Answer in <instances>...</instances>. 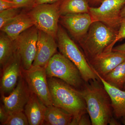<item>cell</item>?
<instances>
[{
  "label": "cell",
  "mask_w": 125,
  "mask_h": 125,
  "mask_svg": "<svg viewBox=\"0 0 125 125\" xmlns=\"http://www.w3.org/2000/svg\"><path fill=\"white\" fill-rule=\"evenodd\" d=\"M34 25L32 20L28 13H20L0 29L14 41L23 32Z\"/></svg>",
  "instance_id": "obj_17"
},
{
  "label": "cell",
  "mask_w": 125,
  "mask_h": 125,
  "mask_svg": "<svg viewBox=\"0 0 125 125\" xmlns=\"http://www.w3.org/2000/svg\"><path fill=\"white\" fill-rule=\"evenodd\" d=\"M123 90H125V85H124V88H123Z\"/></svg>",
  "instance_id": "obj_34"
},
{
  "label": "cell",
  "mask_w": 125,
  "mask_h": 125,
  "mask_svg": "<svg viewBox=\"0 0 125 125\" xmlns=\"http://www.w3.org/2000/svg\"><path fill=\"white\" fill-rule=\"evenodd\" d=\"M56 39L61 54L76 66L84 82L100 80L90 66L84 54H83L76 43L72 40L60 25H58Z\"/></svg>",
  "instance_id": "obj_4"
},
{
  "label": "cell",
  "mask_w": 125,
  "mask_h": 125,
  "mask_svg": "<svg viewBox=\"0 0 125 125\" xmlns=\"http://www.w3.org/2000/svg\"><path fill=\"white\" fill-rule=\"evenodd\" d=\"M47 81L52 105L71 114L73 119L71 125H77L81 117L88 113L79 90L58 78L48 77Z\"/></svg>",
  "instance_id": "obj_2"
},
{
  "label": "cell",
  "mask_w": 125,
  "mask_h": 125,
  "mask_svg": "<svg viewBox=\"0 0 125 125\" xmlns=\"http://www.w3.org/2000/svg\"><path fill=\"white\" fill-rule=\"evenodd\" d=\"M23 71L25 79L31 92L47 107L53 105L45 67L32 66L29 69Z\"/></svg>",
  "instance_id": "obj_8"
},
{
  "label": "cell",
  "mask_w": 125,
  "mask_h": 125,
  "mask_svg": "<svg viewBox=\"0 0 125 125\" xmlns=\"http://www.w3.org/2000/svg\"><path fill=\"white\" fill-rule=\"evenodd\" d=\"M38 31V29L34 25L23 32L14 40L23 70L29 69L35 59Z\"/></svg>",
  "instance_id": "obj_9"
},
{
  "label": "cell",
  "mask_w": 125,
  "mask_h": 125,
  "mask_svg": "<svg viewBox=\"0 0 125 125\" xmlns=\"http://www.w3.org/2000/svg\"><path fill=\"white\" fill-rule=\"evenodd\" d=\"M118 31L101 22L92 23L86 36L78 42L87 60L103 53L112 51V45Z\"/></svg>",
  "instance_id": "obj_3"
},
{
  "label": "cell",
  "mask_w": 125,
  "mask_h": 125,
  "mask_svg": "<svg viewBox=\"0 0 125 125\" xmlns=\"http://www.w3.org/2000/svg\"><path fill=\"white\" fill-rule=\"evenodd\" d=\"M59 0H35L34 6L42 4L54 3Z\"/></svg>",
  "instance_id": "obj_29"
},
{
  "label": "cell",
  "mask_w": 125,
  "mask_h": 125,
  "mask_svg": "<svg viewBox=\"0 0 125 125\" xmlns=\"http://www.w3.org/2000/svg\"><path fill=\"white\" fill-rule=\"evenodd\" d=\"M125 60V54L114 52L104 53L88 60L94 72L104 77Z\"/></svg>",
  "instance_id": "obj_13"
},
{
  "label": "cell",
  "mask_w": 125,
  "mask_h": 125,
  "mask_svg": "<svg viewBox=\"0 0 125 125\" xmlns=\"http://www.w3.org/2000/svg\"><path fill=\"white\" fill-rule=\"evenodd\" d=\"M31 93L24 77L20 75L16 87L10 95L1 96L3 106L9 115L23 111L24 107L29 100Z\"/></svg>",
  "instance_id": "obj_10"
},
{
  "label": "cell",
  "mask_w": 125,
  "mask_h": 125,
  "mask_svg": "<svg viewBox=\"0 0 125 125\" xmlns=\"http://www.w3.org/2000/svg\"><path fill=\"white\" fill-rule=\"evenodd\" d=\"M99 7H90L89 13L93 22L99 21L108 27L118 30L122 21V9L125 0H103Z\"/></svg>",
  "instance_id": "obj_7"
},
{
  "label": "cell",
  "mask_w": 125,
  "mask_h": 125,
  "mask_svg": "<svg viewBox=\"0 0 125 125\" xmlns=\"http://www.w3.org/2000/svg\"><path fill=\"white\" fill-rule=\"evenodd\" d=\"M121 15L122 18H125V5L121 10Z\"/></svg>",
  "instance_id": "obj_32"
},
{
  "label": "cell",
  "mask_w": 125,
  "mask_h": 125,
  "mask_svg": "<svg viewBox=\"0 0 125 125\" xmlns=\"http://www.w3.org/2000/svg\"><path fill=\"white\" fill-rule=\"evenodd\" d=\"M112 51L125 54V43L113 47Z\"/></svg>",
  "instance_id": "obj_30"
},
{
  "label": "cell",
  "mask_w": 125,
  "mask_h": 125,
  "mask_svg": "<svg viewBox=\"0 0 125 125\" xmlns=\"http://www.w3.org/2000/svg\"><path fill=\"white\" fill-rule=\"evenodd\" d=\"M60 21L78 42L86 36L93 22L90 15L87 13L61 15Z\"/></svg>",
  "instance_id": "obj_11"
},
{
  "label": "cell",
  "mask_w": 125,
  "mask_h": 125,
  "mask_svg": "<svg viewBox=\"0 0 125 125\" xmlns=\"http://www.w3.org/2000/svg\"><path fill=\"white\" fill-rule=\"evenodd\" d=\"M85 100L93 125H107L114 117L111 98L101 80L85 82L78 89Z\"/></svg>",
  "instance_id": "obj_1"
},
{
  "label": "cell",
  "mask_w": 125,
  "mask_h": 125,
  "mask_svg": "<svg viewBox=\"0 0 125 125\" xmlns=\"http://www.w3.org/2000/svg\"><path fill=\"white\" fill-rule=\"evenodd\" d=\"M21 58L17 51L13 58L3 69L1 79L0 90L2 93L12 92L21 75Z\"/></svg>",
  "instance_id": "obj_14"
},
{
  "label": "cell",
  "mask_w": 125,
  "mask_h": 125,
  "mask_svg": "<svg viewBox=\"0 0 125 125\" xmlns=\"http://www.w3.org/2000/svg\"><path fill=\"white\" fill-rule=\"evenodd\" d=\"M90 7L87 0H62L60 6L61 15L89 13Z\"/></svg>",
  "instance_id": "obj_20"
},
{
  "label": "cell",
  "mask_w": 125,
  "mask_h": 125,
  "mask_svg": "<svg viewBox=\"0 0 125 125\" xmlns=\"http://www.w3.org/2000/svg\"><path fill=\"white\" fill-rule=\"evenodd\" d=\"M62 1L37 5L32 7L28 13L38 30L49 34L55 39L61 16L60 9Z\"/></svg>",
  "instance_id": "obj_6"
},
{
  "label": "cell",
  "mask_w": 125,
  "mask_h": 125,
  "mask_svg": "<svg viewBox=\"0 0 125 125\" xmlns=\"http://www.w3.org/2000/svg\"><path fill=\"white\" fill-rule=\"evenodd\" d=\"M55 39L49 34L38 30L37 52L32 66L46 67L56 52L58 46Z\"/></svg>",
  "instance_id": "obj_12"
},
{
  "label": "cell",
  "mask_w": 125,
  "mask_h": 125,
  "mask_svg": "<svg viewBox=\"0 0 125 125\" xmlns=\"http://www.w3.org/2000/svg\"><path fill=\"white\" fill-rule=\"evenodd\" d=\"M117 119L115 118L114 117H113L111 119L110 122H109V124L111 125H121L120 123H119V122L117 121Z\"/></svg>",
  "instance_id": "obj_31"
},
{
  "label": "cell",
  "mask_w": 125,
  "mask_h": 125,
  "mask_svg": "<svg viewBox=\"0 0 125 125\" xmlns=\"http://www.w3.org/2000/svg\"><path fill=\"white\" fill-rule=\"evenodd\" d=\"M88 0L93 4H96L99 2H102L103 0Z\"/></svg>",
  "instance_id": "obj_33"
},
{
  "label": "cell",
  "mask_w": 125,
  "mask_h": 125,
  "mask_svg": "<svg viewBox=\"0 0 125 125\" xmlns=\"http://www.w3.org/2000/svg\"></svg>",
  "instance_id": "obj_35"
},
{
  "label": "cell",
  "mask_w": 125,
  "mask_h": 125,
  "mask_svg": "<svg viewBox=\"0 0 125 125\" xmlns=\"http://www.w3.org/2000/svg\"><path fill=\"white\" fill-rule=\"evenodd\" d=\"M47 107L37 95L31 92L24 110L29 125H44Z\"/></svg>",
  "instance_id": "obj_16"
},
{
  "label": "cell",
  "mask_w": 125,
  "mask_h": 125,
  "mask_svg": "<svg viewBox=\"0 0 125 125\" xmlns=\"http://www.w3.org/2000/svg\"><path fill=\"white\" fill-rule=\"evenodd\" d=\"M95 73L111 98L114 116L117 120H120L125 125V91L109 84L98 74Z\"/></svg>",
  "instance_id": "obj_15"
},
{
  "label": "cell",
  "mask_w": 125,
  "mask_h": 125,
  "mask_svg": "<svg viewBox=\"0 0 125 125\" xmlns=\"http://www.w3.org/2000/svg\"><path fill=\"white\" fill-rule=\"evenodd\" d=\"M73 119L71 114L52 105L47 107L44 125H70Z\"/></svg>",
  "instance_id": "obj_18"
},
{
  "label": "cell",
  "mask_w": 125,
  "mask_h": 125,
  "mask_svg": "<svg viewBox=\"0 0 125 125\" xmlns=\"http://www.w3.org/2000/svg\"><path fill=\"white\" fill-rule=\"evenodd\" d=\"M11 8H16L15 4L10 0H0V11Z\"/></svg>",
  "instance_id": "obj_26"
},
{
  "label": "cell",
  "mask_w": 125,
  "mask_h": 125,
  "mask_svg": "<svg viewBox=\"0 0 125 125\" xmlns=\"http://www.w3.org/2000/svg\"><path fill=\"white\" fill-rule=\"evenodd\" d=\"M45 68L48 77L58 78L76 89L81 88L85 83L76 66L61 53L54 54Z\"/></svg>",
  "instance_id": "obj_5"
},
{
  "label": "cell",
  "mask_w": 125,
  "mask_h": 125,
  "mask_svg": "<svg viewBox=\"0 0 125 125\" xmlns=\"http://www.w3.org/2000/svg\"><path fill=\"white\" fill-rule=\"evenodd\" d=\"M29 125L28 118L23 111L10 114L7 121L3 125Z\"/></svg>",
  "instance_id": "obj_22"
},
{
  "label": "cell",
  "mask_w": 125,
  "mask_h": 125,
  "mask_svg": "<svg viewBox=\"0 0 125 125\" xmlns=\"http://www.w3.org/2000/svg\"><path fill=\"white\" fill-rule=\"evenodd\" d=\"M15 4L16 8L22 7H33L35 0H12Z\"/></svg>",
  "instance_id": "obj_24"
},
{
  "label": "cell",
  "mask_w": 125,
  "mask_h": 125,
  "mask_svg": "<svg viewBox=\"0 0 125 125\" xmlns=\"http://www.w3.org/2000/svg\"><path fill=\"white\" fill-rule=\"evenodd\" d=\"M102 78L111 85L123 90L125 84V60Z\"/></svg>",
  "instance_id": "obj_21"
},
{
  "label": "cell",
  "mask_w": 125,
  "mask_h": 125,
  "mask_svg": "<svg viewBox=\"0 0 125 125\" xmlns=\"http://www.w3.org/2000/svg\"><path fill=\"white\" fill-rule=\"evenodd\" d=\"M125 38V18H123L120 26L118 30V33L115 40L112 45L113 48L114 45L118 41Z\"/></svg>",
  "instance_id": "obj_25"
},
{
  "label": "cell",
  "mask_w": 125,
  "mask_h": 125,
  "mask_svg": "<svg viewBox=\"0 0 125 125\" xmlns=\"http://www.w3.org/2000/svg\"><path fill=\"white\" fill-rule=\"evenodd\" d=\"M19 9L11 8L0 11V29L20 13Z\"/></svg>",
  "instance_id": "obj_23"
},
{
  "label": "cell",
  "mask_w": 125,
  "mask_h": 125,
  "mask_svg": "<svg viewBox=\"0 0 125 125\" xmlns=\"http://www.w3.org/2000/svg\"><path fill=\"white\" fill-rule=\"evenodd\" d=\"M17 52L14 41L2 32L0 35V64L4 69Z\"/></svg>",
  "instance_id": "obj_19"
},
{
  "label": "cell",
  "mask_w": 125,
  "mask_h": 125,
  "mask_svg": "<svg viewBox=\"0 0 125 125\" xmlns=\"http://www.w3.org/2000/svg\"><path fill=\"white\" fill-rule=\"evenodd\" d=\"M85 114L81 117L78 122L77 125H92L91 120H90L88 114Z\"/></svg>",
  "instance_id": "obj_28"
},
{
  "label": "cell",
  "mask_w": 125,
  "mask_h": 125,
  "mask_svg": "<svg viewBox=\"0 0 125 125\" xmlns=\"http://www.w3.org/2000/svg\"><path fill=\"white\" fill-rule=\"evenodd\" d=\"M9 115L5 109L3 105L1 106L0 107V122L1 125H3V124L7 121Z\"/></svg>",
  "instance_id": "obj_27"
}]
</instances>
